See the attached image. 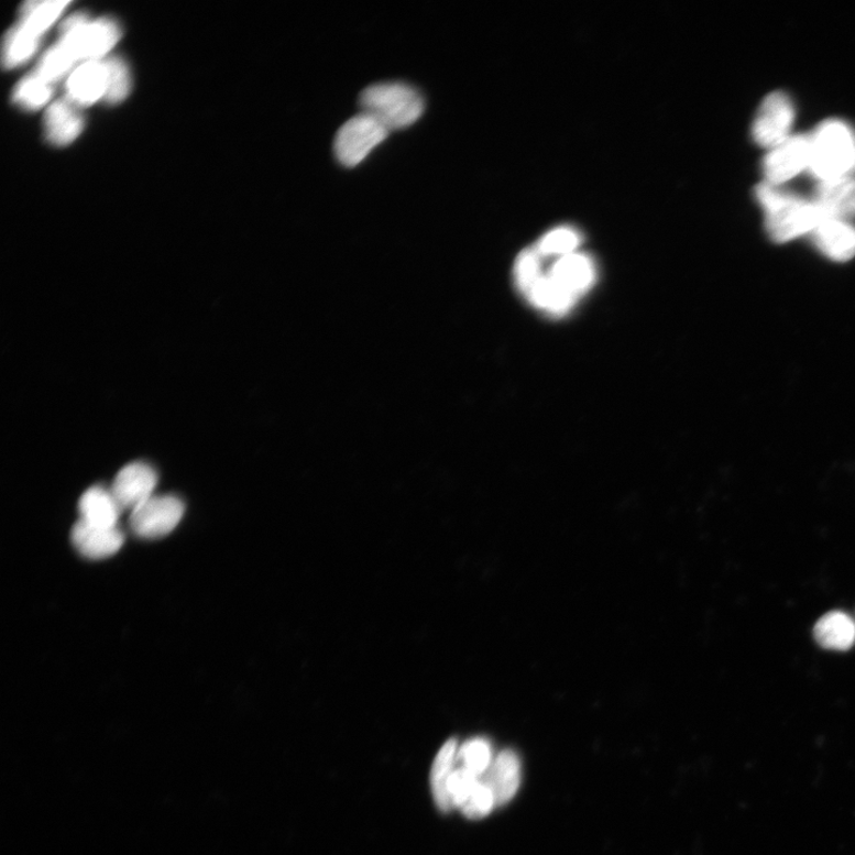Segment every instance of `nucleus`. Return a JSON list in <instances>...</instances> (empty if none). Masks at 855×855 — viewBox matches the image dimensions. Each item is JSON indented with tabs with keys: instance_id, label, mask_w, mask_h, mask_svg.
I'll list each match as a JSON object with an SVG mask.
<instances>
[{
	"instance_id": "obj_1",
	"label": "nucleus",
	"mask_w": 855,
	"mask_h": 855,
	"mask_svg": "<svg viewBox=\"0 0 855 855\" xmlns=\"http://www.w3.org/2000/svg\"><path fill=\"white\" fill-rule=\"evenodd\" d=\"M756 197L764 208L765 229L777 244L812 233L821 220L814 202L778 190L767 183L756 188Z\"/></svg>"
},
{
	"instance_id": "obj_2",
	"label": "nucleus",
	"mask_w": 855,
	"mask_h": 855,
	"mask_svg": "<svg viewBox=\"0 0 855 855\" xmlns=\"http://www.w3.org/2000/svg\"><path fill=\"white\" fill-rule=\"evenodd\" d=\"M809 171L820 179L842 178L855 172V132L840 120H827L810 136Z\"/></svg>"
},
{
	"instance_id": "obj_3",
	"label": "nucleus",
	"mask_w": 855,
	"mask_h": 855,
	"mask_svg": "<svg viewBox=\"0 0 855 855\" xmlns=\"http://www.w3.org/2000/svg\"><path fill=\"white\" fill-rule=\"evenodd\" d=\"M360 107L392 131L414 124L425 111V99L409 84L386 81L365 88L360 95Z\"/></svg>"
},
{
	"instance_id": "obj_4",
	"label": "nucleus",
	"mask_w": 855,
	"mask_h": 855,
	"mask_svg": "<svg viewBox=\"0 0 855 855\" xmlns=\"http://www.w3.org/2000/svg\"><path fill=\"white\" fill-rule=\"evenodd\" d=\"M120 39L116 22L101 19L89 21L83 13L73 14L63 25L58 44L75 64L102 59Z\"/></svg>"
},
{
	"instance_id": "obj_5",
	"label": "nucleus",
	"mask_w": 855,
	"mask_h": 855,
	"mask_svg": "<svg viewBox=\"0 0 855 855\" xmlns=\"http://www.w3.org/2000/svg\"><path fill=\"white\" fill-rule=\"evenodd\" d=\"M388 132L379 119L363 111L358 113L337 133L335 153L338 161L347 167L357 166L388 136Z\"/></svg>"
},
{
	"instance_id": "obj_6",
	"label": "nucleus",
	"mask_w": 855,
	"mask_h": 855,
	"mask_svg": "<svg viewBox=\"0 0 855 855\" xmlns=\"http://www.w3.org/2000/svg\"><path fill=\"white\" fill-rule=\"evenodd\" d=\"M185 503L175 496H153L131 512L134 535L156 539L169 535L185 515Z\"/></svg>"
},
{
	"instance_id": "obj_7",
	"label": "nucleus",
	"mask_w": 855,
	"mask_h": 855,
	"mask_svg": "<svg viewBox=\"0 0 855 855\" xmlns=\"http://www.w3.org/2000/svg\"><path fill=\"white\" fill-rule=\"evenodd\" d=\"M794 110L790 98L783 92H774L765 98L755 118L753 136L763 147L774 149L790 136Z\"/></svg>"
},
{
	"instance_id": "obj_8",
	"label": "nucleus",
	"mask_w": 855,
	"mask_h": 855,
	"mask_svg": "<svg viewBox=\"0 0 855 855\" xmlns=\"http://www.w3.org/2000/svg\"><path fill=\"white\" fill-rule=\"evenodd\" d=\"M810 136L789 138L771 149L763 162L765 182L778 187L809 169Z\"/></svg>"
},
{
	"instance_id": "obj_9",
	"label": "nucleus",
	"mask_w": 855,
	"mask_h": 855,
	"mask_svg": "<svg viewBox=\"0 0 855 855\" xmlns=\"http://www.w3.org/2000/svg\"><path fill=\"white\" fill-rule=\"evenodd\" d=\"M157 482L158 475L154 468L145 462H132L117 474L110 490L123 512H133L154 496Z\"/></svg>"
},
{
	"instance_id": "obj_10",
	"label": "nucleus",
	"mask_w": 855,
	"mask_h": 855,
	"mask_svg": "<svg viewBox=\"0 0 855 855\" xmlns=\"http://www.w3.org/2000/svg\"><path fill=\"white\" fill-rule=\"evenodd\" d=\"M72 544L86 559L101 560L113 557L122 549L125 536L118 527H100L79 519L70 533Z\"/></svg>"
},
{
	"instance_id": "obj_11",
	"label": "nucleus",
	"mask_w": 855,
	"mask_h": 855,
	"mask_svg": "<svg viewBox=\"0 0 855 855\" xmlns=\"http://www.w3.org/2000/svg\"><path fill=\"white\" fill-rule=\"evenodd\" d=\"M810 234L824 256L842 263L855 257V228L846 220L821 218Z\"/></svg>"
},
{
	"instance_id": "obj_12",
	"label": "nucleus",
	"mask_w": 855,
	"mask_h": 855,
	"mask_svg": "<svg viewBox=\"0 0 855 855\" xmlns=\"http://www.w3.org/2000/svg\"><path fill=\"white\" fill-rule=\"evenodd\" d=\"M107 70L103 59L87 62L75 68L67 80L68 100L77 107H88L107 96Z\"/></svg>"
},
{
	"instance_id": "obj_13",
	"label": "nucleus",
	"mask_w": 855,
	"mask_h": 855,
	"mask_svg": "<svg viewBox=\"0 0 855 855\" xmlns=\"http://www.w3.org/2000/svg\"><path fill=\"white\" fill-rule=\"evenodd\" d=\"M814 205L821 218L846 220L855 217V178L847 176L821 182Z\"/></svg>"
},
{
	"instance_id": "obj_14",
	"label": "nucleus",
	"mask_w": 855,
	"mask_h": 855,
	"mask_svg": "<svg viewBox=\"0 0 855 855\" xmlns=\"http://www.w3.org/2000/svg\"><path fill=\"white\" fill-rule=\"evenodd\" d=\"M595 267L591 259L580 253H570L553 264L549 277L576 298L587 294L595 279Z\"/></svg>"
},
{
	"instance_id": "obj_15",
	"label": "nucleus",
	"mask_w": 855,
	"mask_h": 855,
	"mask_svg": "<svg viewBox=\"0 0 855 855\" xmlns=\"http://www.w3.org/2000/svg\"><path fill=\"white\" fill-rule=\"evenodd\" d=\"M484 782L492 789L497 805L512 801L520 786L518 756L509 749L501 753L496 759H493L485 774Z\"/></svg>"
},
{
	"instance_id": "obj_16",
	"label": "nucleus",
	"mask_w": 855,
	"mask_h": 855,
	"mask_svg": "<svg viewBox=\"0 0 855 855\" xmlns=\"http://www.w3.org/2000/svg\"><path fill=\"white\" fill-rule=\"evenodd\" d=\"M84 128V118L77 105L58 100L51 105L44 117L47 139L56 145H65L77 139Z\"/></svg>"
},
{
	"instance_id": "obj_17",
	"label": "nucleus",
	"mask_w": 855,
	"mask_h": 855,
	"mask_svg": "<svg viewBox=\"0 0 855 855\" xmlns=\"http://www.w3.org/2000/svg\"><path fill=\"white\" fill-rule=\"evenodd\" d=\"M80 519L100 527H118L123 509L120 508L111 490L102 486L88 489L79 501Z\"/></svg>"
},
{
	"instance_id": "obj_18",
	"label": "nucleus",
	"mask_w": 855,
	"mask_h": 855,
	"mask_svg": "<svg viewBox=\"0 0 855 855\" xmlns=\"http://www.w3.org/2000/svg\"><path fill=\"white\" fill-rule=\"evenodd\" d=\"M814 637L824 649L849 650L855 644V622L842 611L830 612L816 623Z\"/></svg>"
},
{
	"instance_id": "obj_19",
	"label": "nucleus",
	"mask_w": 855,
	"mask_h": 855,
	"mask_svg": "<svg viewBox=\"0 0 855 855\" xmlns=\"http://www.w3.org/2000/svg\"><path fill=\"white\" fill-rule=\"evenodd\" d=\"M458 749V742L456 739L446 742L440 748L438 756L435 757L431 767L430 786L432 797L435 803L443 813L451 812L453 809L451 798H449L448 785L456 770Z\"/></svg>"
},
{
	"instance_id": "obj_20",
	"label": "nucleus",
	"mask_w": 855,
	"mask_h": 855,
	"mask_svg": "<svg viewBox=\"0 0 855 855\" xmlns=\"http://www.w3.org/2000/svg\"><path fill=\"white\" fill-rule=\"evenodd\" d=\"M68 6L69 2H58V0L28 2L22 8L20 24L41 39Z\"/></svg>"
},
{
	"instance_id": "obj_21",
	"label": "nucleus",
	"mask_w": 855,
	"mask_h": 855,
	"mask_svg": "<svg viewBox=\"0 0 855 855\" xmlns=\"http://www.w3.org/2000/svg\"><path fill=\"white\" fill-rule=\"evenodd\" d=\"M40 37L19 24L10 30L3 47V63L7 68L23 65L39 47Z\"/></svg>"
},
{
	"instance_id": "obj_22",
	"label": "nucleus",
	"mask_w": 855,
	"mask_h": 855,
	"mask_svg": "<svg viewBox=\"0 0 855 855\" xmlns=\"http://www.w3.org/2000/svg\"><path fill=\"white\" fill-rule=\"evenodd\" d=\"M52 95V84L39 77L36 73H33L28 75L14 89L13 100L21 108L37 110L50 101Z\"/></svg>"
},
{
	"instance_id": "obj_23",
	"label": "nucleus",
	"mask_w": 855,
	"mask_h": 855,
	"mask_svg": "<svg viewBox=\"0 0 855 855\" xmlns=\"http://www.w3.org/2000/svg\"><path fill=\"white\" fill-rule=\"evenodd\" d=\"M492 748L484 738H474L458 749L457 763L475 776L482 778L492 764Z\"/></svg>"
},
{
	"instance_id": "obj_24",
	"label": "nucleus",
	"mask_w": 855,
	"mask_h": 855,
	"mask_svg": "<svg viewBox=\"0 0 855 855\" xmlns=\"http://www.w3.org/2000/svg\"><path fill=\"white\" fill-rule=\"evenodd\" d=\"M105 70H107V96L105 100L116 103L124 100L131 87L130 73L128 66L118 57L103 59Z\"/></svg>"
},
{
	"instance_id": "obj_25",
	"label": "nucleus",
	"mask_w": 855,
	"mask_h": 855,
	"mask_svg": "<svg viewBox=\"0 0 855 855\" xmlns=\"http://www.w3.org/2000/svg\"><path fill=\"white\" fill-rule=\"evenodd\" d=\"M580 244V235L572 229H557L547 233L536 248L541 256H567L574 253Z\"/></svg>"
},
{
	"instance_id": "obj_26",
	"label": "nucleus",
	"mask_w": 855,
	"mask_h": 855,
	"mask_svg": "<svg viewBox=\"0 0 855 855\" xmlns=\"http://www.w3.org/2000/svg\"><path fill=\"white\" fill-rule=\"evenodd\" d=\"M542 276L541 254L536 249L524 250L517 257L514 267L517 288L525 295Z\"/></svg>"
},
{
	"instance_id": "obj_27",
	"label": "nucleus",
	"mask_w": 855,
	"mask_h": 855,
	"mask_svg": "<svg viewBox=\"0 0 855 855\" xmlns=\"http://www.w3.org/2000/svg\"><path fill=\"white\" fill-rule=\"evenodd\" d=\"M74 65L75 63L73 59L57 43L42 56L37 69L34 73L53 85L57 80L63 79Z\"/></svg>"
},
{
	"instance_id": "obj_28",
	"label": "nucleus",
	"mask_w": 855,
	"mask_h": 855,
	"mask_svg": "<svg viewBox=\"0 0 855 855\" xmlns=\"http://www.w3.org/2000/svg\"><path fill=\"white\" fill-rule=\"evenodd\" d=\"M496 799L492 789L480 779L470 797L460 805L461 813L469 819H482L487 816L494 807Z\"/></svg>"
}]
</instances>
